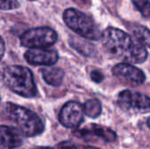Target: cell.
Returning a JSON list of instances; mask_svg holds the SVG:
<instances>
[{
	"label": "cell",
	"instance_id": "1",
	"mask_svg": "<svg viewBox=\"0 0 150 149\" xmlns=\"http://www.w3.org/2000/svg\"><path fill=\"white\" fill-rule=\"evenodd\" d=\"M102 43L112 55L129 63H142L148 59L145 46L122 30L109 27L102 32Z\"/></svg>",
	"mask_w": 150,
	"mask_h": 149
},
{
	"label": "cell",
	"instance_id": "2",
	"mask_svg": "<svg viewBox=\"0 0 150 149\" xmlns=\"http://www.w3.org/2000/svg\"><path fill=\"white\" fill-rule=\"evenodd\" d=\"M2 113L6 119L16 125L25 137H34L41 134L44 131L42 119L35 112L23 106L6 103L3 107Z\"/></svg>",
	"mask_w": 150,
	"mask_h": 149
},
{
	"label": "cell",
	"instance_id": "3",
	"mask_svg": "<svg viewBox=\"0 0 150 149\" xmlns=\"http://www.w3.org/2000/svg\"><path fill=\"white\" fill-rule=\"evenodd\" d=\"M4 85L12 92L27 98L37 96V87L32 71L24 66L11 65L6 67L2 73Z\"/></svg>",
	"mask_w": 150,
	"mask_h": 149
},
{
	"label": "cell",
	"instance_id": "4",
	"mask_svg": "<svg viewBox=\"0 0 150 149\" xmlns=\"http://www.w3.org/2000/svg\"><path fill=\"white\" fill-rule=\"evenodd\" d=\"M63 20L65 24L79 36L91 40H98L102 37V32L93 19L83 11L68 8L63 11Z\"/></svg>",
	"mask_w": 150,
	"mask_h": 149
},
{
	"label": "cell",
	"instance_id": "5",
	"mask_svg": "<svg viewBox=\"0 0 150 149\" xmlns=\"http://www.w3.org/2000/svg\"><path fill=\"white\" fill-rule=\"evenodd\" d=\"M58 39L57 32L47 26L32 28L20 36V43L25 47L45 48L53 46Z\"/></svg>",
	"mask_w": 150,
	"mask_h": 149
},
{
	"label": "cell",
	"instance_id": "6",
	"mask_svg": "<svg viewBox=\"0 0 150 149\" xmlns=\"http://www.w3.org/2000/svg\"><path fill=\"white\" fill-rule=\"evenodd\" d=\"M117 103L126 112L134 113L150 112V97L141 92L129 90H123L119 94Z\"/></svg>",
	"mask_w": 150,
	"mask_h": 149
},
{
	"label": "cell",
	"instance_id": "7",
	"mask_svg": "<svg viewBox=\"0 0 150 149\" xmlns=\"http://www.w3.org/2000/svg\"><path fill=\"white\" fill-rule=\"evenodd\" d=\"M83 106L76 101H69L62 108L59 121L67 128H76L83 121Z\"/></svg>",
	"mask_w": 150,
	"mask_h": 149
},
{
	"label": "cell",
	"instance_id": "8",
	"mask_svg": "<svg viewBox=\"0 0 150 149\" xmlns=\"http://www.w3.org/2000/svg\"><path fill=\"white\" fill-rule=\"evenodd\" d=\"M112 74L125 83L132 86L142 84L146 81L144 72L129 62L119 63L112 68Z\"/></svg>",
	"mask_w": 150,
	"mask_h": 149
},
{
	"label": "cell",
	"instance_id": "9",
	"mask_svg": "<svg viewBox=\"0 0 150 149\" xmlns=\"http://www.w3.org/2000/svg\"><path fill=\"white\" fill-rule=\"evenodd\" d=\"M74 134L85 141H93L95 138L100 139L105 142H112L117 138L116 133L112 129L96 124H91L85 128L76 130Z\"/></svg>",
	"mask_w": 150,
	"mask_h": 149
},
{
	"label": "cell",
	"instance_id": "10",
	"mask_svg": "<svg viewBox=\"0 0 150 149\" xmlns=\"http://www.w3.org/2000/svg\"><path fill=\"white\" fill-rule=\"evenodd\" d=\"M25 61L31 65L52 66L59 60V54L55 50L32 48L25 53Z\"/></svg>",
	"mask_w": 150,
	"mask_h": 149
},
{
	"label": "cell",
	"instance_id": "11",
	"mask_svg": "<svg viewBox=\"0 0 150 149\" xmlns=\"http://www.w3.org/2000/svg\"><path fill=\"white\" fill-rule=\"evenodd\" d=\"M1 149H15L23 144L24 134L17 127L1 126Z\"/></svg>",
	"mask_w": 150,
	"mask_h": 149
},
{
	"label": "cell",
	"instance_id": "12",
	"mask_svg": "<svg viewBox=\"0 0 150 149\" xmlns=\"http://www.w3.org/2000/svg\"><path fill=\"white\" fill-rule=\"evenodd\" d=\"M41 75L44 81L51 86H60L64 78V71L61 68L53 67L41 69Z\"/></svg>",
	"mask_w": 150,
	"mask_h": 149
},
{
	"label": "cell",
	"instance_id": "13",
	"mask_svg": "<svg viewBox=\"0 0 150 149\" xmlns=\"http://www.w3.org/2000/svg\"><path fill=\"white\" fill-rule=\"evenodd\" d=\"M69 45L73 48H75L77 52H79L81 54L85 56L92 55L93 52L95 51V47L93 45L75 37H71V39L69 40Z\"/></svg>",
	"mask_w": 150,
	"mask_h": 149
},
{
	"label": "cell",
	"instance_id": "14",
	"mask_svg": "<svg viewBox=\"0 0 150 149\" xmlns=\"http://www.w3.org/2000/svg\"><path fill=\"white\" fill-rule=\"evenodd\" d=\"M131 32L135 40L143 46L150 47V30L149 28L142 25H135L131 29Z\"/></svg>",
	"mask_w": 150,
	"mask_h": 149
},
{
	"label": "cell",
	"instance_id": "15",
	"mask_svg": "<svg viewBox=\"0 0 150 149\" xmlns=\"http://www.w3.org/2000/svg\"><path fill=\"white\" fill-rule=\"evenodd\" d=\"M84 114L90 118H98L102 112L101 103L97 99H89L83 105Z\"/></svg>",
	"mask_w": 150,
	"mask_h": 149
},
{
	"label": "cell",
	"instance_id": "16",
	"mask_svg": "<svg viewBox=\"0 0 150 149\" xmlns=\"http://www.w3.org/2000/svg\"><path fill=\"white\" fill-rule=\"evenodd\" d=\"M132 2L144 17H150V0H132Z\"/></svg>",
	"mask_w": 150,
	"mask_h": 149
},
{
	"label": "cell",
	"instance_id": "17",
	"mask_svg": "<svg viewBox=\"0 0 150 149\" xmlns=\"http://www.w3.org/2000/svg\"><path fill=\"white\" fill-rule=\"evenodd\" d=\"M19 5L20 4L18 2V0H1L0 1V8L3 11L18 9Z\"/></svg>",
	"mask_w": 150,
	"mask_h": 149
},
{
	"label": "cell",
	"instance_id": "18",
	"mask_svg": "<svg viewBox=\"0 0 150 149\" xmlns=\"http://www.w3.org/2000/svg\"><path fill=\"white\" fill-rule=\"evenodd\" d=\"M104 78V75L98 70H93L91 72V79L96 83H100L101 82H103Z\"/></svg>",
	"mask_w": 150,
	"mask_h": 149
},
{
	"label": "cell",
	"instance_id": "19",
	"mask_svg": "<svg viewBox=\"0 0 150 149\" xmlns=\"http://www.w3.org/2000/svg\"><path fill=\"white\" fill-rule=\"evenodd\" d=\"M54 149H79L75 143L71 141H62L59 143Z\"/></svg>",
	"mask_w": 150,
	"mask_h": 149
},
{
	"label": "cell",
	"instance_id": "20",
	"mask_svg": "<svg viewBox=\"0 0 150 149\" xmlns=\"http://www.w3.org/2000/svg\"><path fill=\"white\" fill-rule=\"evenodd\" d=\"M4 41L2 39V41H1V57L2 58L4 56Z\"/></svg>",
	"mask_w": 150,
	"mask_h": 149
},
{
	"label": "cell",
	"instance_id": "21",
	"mask_svg": "<svg viewBox=\"0 0 150 149\" xmlns=\"http://www.w3.org/2000/svg\"><path fill=\"white\" fill-rule=\"evenodd\" d=\"M32 149H53L51 148H48V147H36V148H33Z\"/></svg>",
	"mask_w": 150,
	"mask_h": 149
},
{
	"label": "cell",
	"instance_id": "22",
	"mask_svg": "<svg viewBox=\"0 0 150 149\" xmlns=\"http://www.w3.org/2000/svg\"><path fill=\"white\" fill-rule=\"evenodd\" d=\"M83 149H98V148H95V147H85V148H83Z\"/></svg>",
	"mask_w": 150,
	"mask_h": 149
},
{
	"label": "cell",
	"instance_id": "23",
	"mask_svg": "<svg viewBox=\"0 0 150 149\" xmlns=\"http://www.w3.org/2000/svg\"><path fill=\"white\" fill-rule=\"evenodd\" d=\"M147 125L149 126V128H150V117L148 119V121H147Z\"/></svg>",
	"mask_w": 150,
	"mask_h": 149
},
{
	"label": "cell",
	"instance_id": "24",
	"mask_svg": "<svg viewBox=\"0 0 150 149\" xmlns=\"http://www.w3.org/2000/svg\"><path fill=\"white\" fill-rule=\"evenodd\" d=\"M30 1H35V0H30Z\"/></svg>",
	"mask_w": 150,
	"mask_h": 149
}]
</instances>
